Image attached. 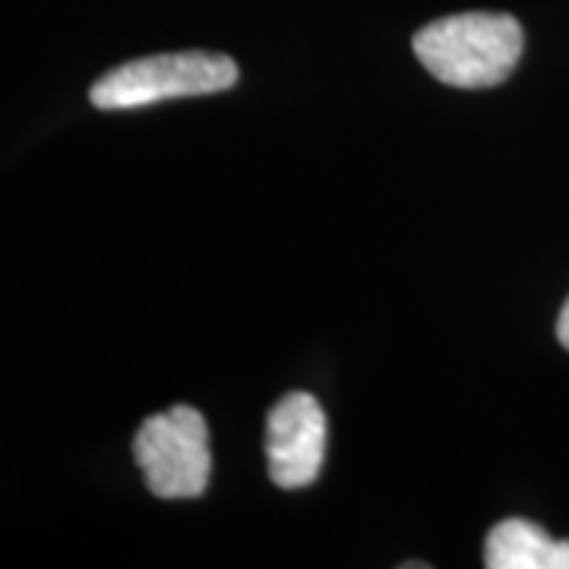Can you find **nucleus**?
<instances>
[{
	"label": "nucleus",
	"instance_id": "nucleus-1",
	"mask_svg": "<svg viewBox=\"0 0 569 569\" xmlns=\"http://www.w3.org/2000/svg\"><path fill=\"white\" fill-rule=\"evenodd\" d=\"M415 54L430 77L459 89L500 86L522 58V26L507 13H456L427 22Z\"/></svg>",
	"mask_w": 569,
	"mask_h": 569
},
{
	"label": "nucleus",
	"instance_id": "nucleus-2",
	"mask_svg": "<svg viewBox=\"0 0 569 569\" xmlns=\"http://www.w3.org/2000/svg\"><path fill=\"white\" fill-rule=\"evenodd\" d=\"M238 82V63L228 54L212 51H181V54H156L140 58L108 70L89 89V99L102 111L142 108L164 99L187 96H212Z\"/></svg>",
	"mask_w": 569,
	"mask_h": 569
},
{
	"label": "nucleus",
	"instance_id": "nucleus-3",
	"mask_svg": "<svg viewBox=\"0 0 569 569\" xmlns=\"http://www.w3.org/2000/svg\"><path fill=\"white\" fill-rule=\"evenodd\" d=\"M133 459L146 488L159 500H197L209 488V427L190 406H174L146 418L133 437Z\"/></svg>",
	"mask_w": 569,
	"mask_h": 569
},
{
	"label": "nucleus",
	"instance_id": "nucleus-4",
	"mask_svg": "<svg viewBox=\"0 0 569 569\" xmlns=\"http://www.w3.org/2000/svg\"><path fill=\"white\" fill-rule=\"evenodd\" d=\"M266 459L272 485L284 490L317 481L326 459V415L310 392H288L266 418Z\"/></svg>",
	"mask_w": 569,
	"mask_h": 569
},
{
	"label": "nucleus",
	"instance_id": "nucleus-5",
	"mask_svg": "<svg viewBox=\"0 0 569 569\" xmlns=\"http://www.w3.org/2000/svg\"><path fill=\"white\" fill-rule=\"evenodd\" d=\"M488 569H569V541H553L529 519L493 526L485 541Z\"/></svg>",
	"mask_w": 569,
	"mask_h": 569
},
{
	"label": "nucleus",
	"instance_id": "nucleus-6",
	"mask_svg": "<svg viewBox=\"0 0 569 569\" xmlns=\"http://www.w3.org/2000/svg\"><path fill=\"white\" fill-rule=\"evenodd\" d=\"M557 339H560V346L569 351V298L563 310H560V317H557Z\"/></svg>",
	"mask_w": 569,
	"mask_h": 569
}]
</instances>
